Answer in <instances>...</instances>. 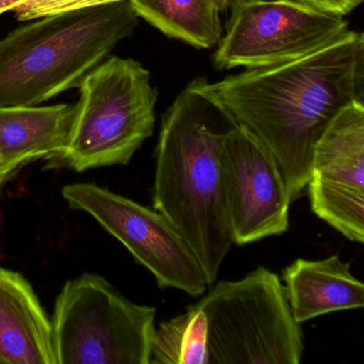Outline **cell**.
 Wrapping results in <instances>:
<instances>
[{
  "label": "cell",
  "instance_id": "6",
  "mask_svg": "<svg viewBox=\"0 0 364 364\" xmlns=\"http://www.w3.org/2000/svg\"><path fill=\"white\" fill-rule=\"evenodd\" d=\"M155 316L99 274L67 281L52 318L57 364H151Z\"/></svg>",
  "mask_w": 364,
  "mask_h": 364
},
{
  "label": "cell",
  "instance_id": "12",
  "mask_svg": "<svg viewBox=\"0 0 364 364\" xmlns=\"http://www.w3.org/2000/svg\"><path fill=\"white\" fill-rule=\"evenodd\" d=\"M74 106L0 107V189L38 159H54L65 148Z\"/></svg>",
  "mask_w": 364,
  "mask_h": 364
},
{
  "label": "cell",
  "instance_id": "21",
  "mask_svg": "<svg viewBox=\"0 0 364 364\" xmlns=\"http://www.w3.org/2000/svg\"><path fill=\"white\" fill-rule=\"evenodd\" d=\"M0 172H1V161H0Z\"/></svg>",
  "mask_w": 364,
  "mask_h": 364
},
{
  "label": "cell",
  "instance_id": "3",
  "mask_svg": "<svg viewBox=\"0 0 364 364\" xmlns=\"http://www.w3.org/2000/svg\"><path fill=\"white\" fill-rule=\"evenodd\" d=\"M139 18L129 0L31 21L0 39V107H26L78 88Z\"/></svg>",
  "mask_w": 364,
  "mask_h": 364
},
{
  "label": "cell",
  "instance_id": "14",
  "mask_svg": "<svg viewBox=\"0 0 364 364\" xmlns=\"http://www.w3.org/2000/svg\"><path fill=\"white\" fill-rule=\"evenodd\" d=\"M138 18L171 39L199 50L223 37L220 12L213 0H129Z\"/></svg>",
  "mask_w": 364,
  "mask_h": 364
},
{
  "label": "cell",
  "instance_id": "2",
  "mask_svg": "<svg viewBox=\"0 0 364 364\" xmlns=\"http://www.w3.org/2000/svg\"><path fill=\"white\" fill-rule=\"evenodd\" d=\"M189 82L161 118L155 149L153 208L178 230L199 261L208 287L233 245L225 197L223 144L234 121Z\"/></svg>",
  "mask_w": 364,
  "mask_h": 364
},
{
  "label": "cell",
  "instance_id": "13",
  "mask_svg": "<svg viewBox=\"0 0 364 364\" xmlns=\"http://www.w3.org/2000/svg\"><path fill=\"white\" fill-rule=\"evenodd\" d=\"M283 287L297 323L364 306V285L340 255L327 259H297L284 268Z\"/></svg>",
  "mask_w": 364,
  "mask_h": 364
},
{
  "label": "cell",
  "instance_id": "4",
  "mask_svg": "<svg viewBox=\"0 0 364 364\" xmlns=\"http://www.w3.org/2000/svg\"><path fill=\"white\" fill-rule=\"evenodd\" d=\"M65 148L52 159L76 172L127 165L155 127L159 92L134 59L106 58L78 87Z\"/></svg>",
  "mask_w": 364,
  "mask_h": 364
},
{
  "label": "cell",
  "instance_id": "9",
  "mask_svg": "<svg viewBox=\"0 0 364 364\" xmlns=\"http://www.w3.org/2000/svg\"><path fill=\"white\" fill-rule=\"evenodd\" d=\"M312 212L351 242H364V101L343 108L313 151Z\"/></svg>",
  "mask_w": 364,
  "mask_h": 364
},
{
  "label": "cell",
  "instance_id": "18",
  "mask_svg": "<svg viewBox=\"0 0 364 364\" xmlns=\"http://www.w3.org/2000/svg\"><path fill=\"white\" fill-rule=\"evenodd\" d=\"M213 1L218 8L219 12H223L225 10L231 9L233 6L240 3V0H213Z\"/></svg>",
  "mask_w": 364,
  "mask_h": 364
},
{
  "label": "cell",
  "instance_id": "11",
  "mask_svg": "<svg viewBox=\"0 0 364 364\" xmlns=\"http://www.w3.org/2000/svg\"><path fill=\"white\" fill-rule=\"evenodd\" d=\"M0 364H57L52 319L29 281L1 265Z\"/></svg>",
  "mask_w": 364,
  "mask_h": 364
},
{
  "label": "cell",
  "instance_id": "7",
  "mask_svg": "<svg viewBox=\"0 0 364 364\" xmlns=\"http://www.w3.org/2000/svg\"><path fill=\"white\" fill-rule=\"evenodd\" d=\"M70 208L95 218L138 263L152 272L161 289L172 287L197 297L205 293L203 269L171 221L156 210L92 183L61 189Z\"/></svg>",
  "mask_w": 364,
  "mask_h": 364
},
{
  "label": "cell",
  "instance_id": "8",
  "mask_svg": "<svg viewBox=\"0 0 364 364\" xmlns=\"http://www.w3.org/2000/svg\"><path fill=\"white\" fill-rule=\"evenodd\" d=\"M344 18L281 0H240L231 8L213 65L225 71L298 58L347 33Z\"/></svg>",
  "mask_w": 364,
  "mask_h": 364
},
{
  "label": "cell",
  "instance_id": "19",
  "mask_svg": "<svg viewBox=\"0 0 364 364\" xmlns=\"http://www.w3.org/2000/svg\"><path fill=\"white\" fill-rule=\"evenodd\" d=\"M20 1H22V0H0V4H1V11H3V14L9 11L10 8H11L12 6L20 3Z\"/></svg>",
  "mask_w": 364,
  "mask_h": 364
},
{
  "label": "cell",
  "instance_id": "16",
  "mask_svg": "<svg viewBox=\"0 0 364 364\" xmlns=\"http://www.w3.org/2000/svg\"><path fill=\"white\" fill-rule=\"evenodd\" d=\"M123 0H22L10 8L18 22H31L40 18L82 11L91 8L112 5Z\"/></svg>",
  "mask_w": 364,
  "mask_h": 364
},
{
  "label": "cell",
  "instance_id": "15",
  "mask_svg": "<svg viewBox=\"0 0 364 364\" xmlns=\"http://www.w3.org/2000/svg\"><path fill=\"white\" fill-rule=\"evenodd\" d=\"M151 364H208L205 323L197 302L155 329Z\"/></svg>",
  "mask_w": 364,
  "mask_h": 364
},
{
  "label": "cell",
  "instance_id": "17",
  "mask_svg": "<svg viewBox=\"0 0 364 364\" xmlns=\"http://www.w3.org/2000/svg\"><path fill=\"white\" fill-rule=\"evenodd\" d=\"M281 1L301 6L309 9L346 16L353 10L357 9L363 0H281Z\"/></svg>",
  "mask_w": 364,
  "mask_h": 364
},
{
  "label": "cell",
  "instance_id": "1",
  "mask_svg": "<svg viewBox=\"0 0 364 364\" xmlns=\"http://www.w3.org/2000/svg\"><path fill=\"white\" fill-rule=\"evenodd\" d=\"M204 92L276 159L291 203L310 178L313 151L334 117L364 101V36L334 41L284 63L246 69Z\"/></svg>",
  "mask_w": 364,
  "mask_h": 364
},
{
  "label": "cell",
  "instance_id": "5",
  "mask_svg": "<svg viewBox=\"0 0 364 364\" xmlns=\"http://www.w3.org/2000/svg\"><path fill=\"white\" fill-rule=\"evenodd\" d=\"M205 323L208 364H299L304 343L284 287L263 266L220 281L197 302Z\"/></svg>",
  "mask_w": 364,
  "mask_h": 364
},
{
  "label": "cell",
  "instance_id": "10",
  "mask_svg": "<svg viewBox=\"0 0 364 364\" xmlns=\"http://www.w3.org/2000/svg\"><path fill=\"white\" fill-rule=\"evenodd\" d=\"M228 219L238 246L281 235L289 228V200L272 153L236 125L223 144Z\"/></svg>",
  "mask_w": 364,
  "mask_h": 364
},
{
  "label": "cell",
  "instance_id": "20",
  "mask_svg": "<svg viewBox=\"0 0 364 364\" xmlns=\"http://www.w3.org/2000/svg\"><path fill=\"white\" fill-rule=\"evenodd\" d=\"M0 14H3V11H1V4H0Z\"/></svg>",
  "mask_w": 364,
  "mask_h": 364
}]
</instances>
